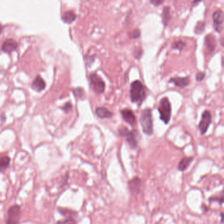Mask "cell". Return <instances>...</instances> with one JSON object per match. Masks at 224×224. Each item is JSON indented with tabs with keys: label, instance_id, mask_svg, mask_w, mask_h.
Masks as SVG:
<instances>
[{
	"label": "cell",
	"instance_id": "6da1fadb",
	"mask_svg": "<svg viewBox=\"0 0 224 224\" xmlns=\"http://www.w3.org/2000/svg\"><path fill=\"white\" fill-rule=\"evenodd\" d=\"M130 100L132 103H136L140 106L145 98V87L140 80H135L130 86Z\"/></svg>",
	"mask_w": 224,
	"mask_h": 224
},
{
	"label": "cell",
	"instance_id": "7a4b0ae2",
	"mask_svg": "<svg viewBox=\"0 0 224 224\" xmlns=\"http://www.w3.org/2000/svg\"><path fill=\"white\" fill-rule=\"evenodd\" d=\"M140 124L144 134L151 136L153 134V122L152 110L149 108L143 109L141 113Z\"/></svg>",
	"mask_w": 224,
	"mask_h": 224
},
{
	"label": "cell",
	"instance_id": "3957f363",
	"mask_svg": "<svg viewBox=\"0 0 224 224\" xmlns=\"http://www.w3.org/2000/svg\"><path fill=\"white\" fill-rule=\"evenodd\" d=\"M158 110L160 113V119L163 121L165 124H168L171 119L172 114L171 105L168 97H165L161 99Z\"/></svg>",
	"mask_w": 224,
	"mask_h": 224
},
{
	"label": "cell",
	"instance_id": "277c9868",
	"mask_svg": "<svg viewBox=\"0 0 224 224\" xmlns=\"http://www.w3.org/2000/svg\"><path fill=\"white\" fill-rule=\"evenodd\" d=\"M120 135L126 138L130 147L131 149H136L138 147L140 135L136 130H129L126 127H122L119 129Z\"/></svg>",
	"mask_w": 224,
	"mask_h": 224
},
{
	"label": "cell",
	"instance_id": "5b68a950",
	"mask_svg": "<svg viewBox=\"0 0 224 224\" xmlns=\"http://www.w3.org/2000/svg\"><path fill=\"white\" fill-rule=\"evenodd\" d=\"M90 87L97 94H101L105 89V82L97 74L92 73L89 76Z\"/></svg>",
	"mask_w": 224,
	"mask_h": 224
},
{
	"label": "cell",
	"instance_id": "8992f818",
	"mask_svg": "<svg viewBox=\"0 0 224 224\" xmlns=\"http://www.w3.org/2000/svg\"><path fill=\"white\" fill-rule=\"evenodd\" d=\"M20 215V207L19 205H15L11 206L7 211L5 223L6 224H19Z\"/></svg>",
	"mask_w": 224,
	"mask_h": 224
},
{
	"label": "cell",
	"instance_id": "52a82bcc",
	"mask_svg": "<svg viewBox=\"0 0 224 224\" xmlns=\"http://www.w3.org/2000/svg\"><path fill=\"white\" fill-rule=\"evenodd\" d=\"M211 122L212 114L208 110H205L202 114V118L198 125V127L200 131L201 135H204L206 134Z\"/></svg>",
	"mask_w": 224,
	"mask_h": 224
},
{
	"label": "cell",
	"instance_id": "ba28073f",
	"mask_svg": "<svg viewBox=\"0 0 224 224\" xmlns=\"http://www.w3.org/2000/svg\"><path fill=\"white\" fill-rule=\"evenodd\" d=\"M212 20L214 23V30L218 33H220L223 30L222 24L223 23V12L222 10H217L212 15Z\"/></svg>",
	"mask_w": 224,
	"mask_h": 224
},
{
	"label": "cell",
	"instance_id": "9c48e42d",
	"mask_svg": "<svg viewBox=\"0 0 224 224\" xmlns=\"http://www.w3.org/2000/svg\"><path fill=\"white\" fill-rule=\"evenodd\" d=\"M121 114L122 118H123L127 124H130L132 127L136 126V117L134 113V112L131 110L128 109H124L121 110Z\"/></svg>",
	"mask_w": 224,
	"mask_h": 224
},
{
	"label": "cell",
	"instance_id": "30bf717a",
	"mask_svg": "<svg viewBox=\"0 0 224 224\" xmlns=\"http://www.w3.org/2000/svg\"><path fill=\"white\" fill-rule=\"evenodd\" d=\"M170 83H173L175 86L179 88H183L185 86H188L190 83L189 76L186 77H173L170 79Z\"/></svg>",
	"mask_w": 224,
	"mask_h": 224
},
{
	"label": "cell",
	"instance_id": "8fae6325",
	"mask_svg": "<svg viewBox=\"0 0 224 224\" xmlns=\"http://www.w3.org/2000/svg\"><path fill=\"white\" fill-rule=\"evenodd\" d=\"M141 179L138 177L134 178L132 179L129 181L128 182L129 189L133 195H137L140 193L141 190Z\"/></svg>",
	"mask_w": 224,
	"mask_h": 224
},
{
	"label": "cell",
	"instance_id": "7c38bea8",
	"mask_svg": "<svg viewBox=\"0 0 224 224\" xmlns=\"http://www.w3.org/2000/svg\"><path fill=\"white\" fill-rule=\"evenodd\" d=\"M17 47H18V44L15 40L7 39L3 42L2 47V50L5 53H10L15 51L17 49Z\"/></svg>",
	"mask_w": 224,
	"mask_h": 224
},
{
	"label": "cell",
	"instance_id": "4fadbf2b",
	"mask_svg": "<svg viewBox=\"0 0 224 224\" xmlns=\"http://www.w3.org/2000/svg\"><path fill=\"white\" fill-rule=\"evenodd\" d=\"M46 86V84L44 80L40 76H37L34 81L32 83V88L38 92L43 91Z\"/></svg>",
	"mask_w": 224,
	"mask_h": 224
},
{
	"label": "cell",
	"instance_id": "5bb4252c",
	"mask_svg": "<svg viewBox=\"0 0 224 224\" xmlns=\"http://www.w3.org/2000/svg\"><path fill=\"white\" fill-rule=\"evenodd\" d=\"M95 114H97L99 118L101 119L110 118L113 116V113H112V112H110L105 107H103V106L96 108Z\"/></svg>",
	"mask_w": 224,
	"mask_h": 224
},
{
	"label": "cell",
	"instance_id": "9a60e30c",
	"mask_svg": "<svg viewBox=\"0 0 224 224\" xmlns=\"http://www.w3.org/2000/svg\"><path fill=\"white\" fill-rule=\"evenodd\" d=\"M205 44L207 49L210 51V53H212L215 50L216 46V40L215 36L212 34L206 35L205 37Z\"/></svg>",
	"mask_w": 224,
	"mask_h": 224
},
{
	"label": "cell",
	"instance_id": "2e32d148",
	"mask_svg": "<svg viewBox=\"0 0 224 224\" xmlns=\"http://www.w3.org/2000/svg\"><path fill=\"white\" fill-rule=\"evenodd\" d=\"M193 157H183L178 164V170L181 172H184L185 170L189 166V165L191 164L192 161H193Z\"/></svg>",
	"mask_w": 224,
	"mask_h": 224
},
{
	"label": "cell",
	"instance_id": "e0dca14e",
	"mask_svg": "<svg viewBox=\"0 0 224 224\" xmlns=\"http://www.w3.org/2000/svg\"><path fill=\"white\" fill-rule=\"evenodd\" d=\"M76 19V15L72 11H68L64 13L62 16V20L67 24H71L73 23Z\"/></svg>",
	"mask_w": 224,
	"mask_h": 224
},
{
	"label": "cell",
	"instance_id": "ac0fdd59",
	"mask_svg": "<svg viewBox=\"0 0 224 224\" xmlns=\"http://www.w3.org/2000/svg\"><path fill=\"white\" fill-rule=\"evenodd\" d=\"M170 19H171V15H170V7L168 6L164 7L163 8L162 13V21L165 26H166L168 24Z\"/></svg>",
	"mask_w": 224,
	"mask_h": 224
},
{
	"label": "cell",
	"instance_id": "d6986e66",
	"mask_svg": "<svg viewBox=\"0 0 224 224\" xmlns=\"http://www.w3.org/2000/svg\"><path fill=\"white\" fill-rule=\"evenodd\" d=\"M10 158L7 156L0 157V172H3L6 170L10 164Z\"/></svg>",
	"mask_w": 224,
	"mask_h": 224
},
{
	"label": "cell",
	"instance_id": "ffe728a7",
	"mask_svg": "<svg viewBox=\"0 0 224 224\" xmlns=\"http://www.w3.org/2000/svg\"><path fill=\"white\" fill-rule=\"evenodd\" d=\"M206 23L204 21H199L196 23L195 27V33L196 34H201L204 32L205 30Z\"/></svg>",
	"mask_w": 224,
	"mask_h": 224
},
{
	"label": "cell",
	"instance_id": "44dd1931",
	"mask_svg": "<svg viewBox=\"0 0 224 224\" xmlns=\"http://www.w3.org/2000/svg\"><path fill=\"white\" fill-rule=\"evenodd\" d=\"M185 45H186V44L185 43V42L179 40V41L174 42L172 45V48L173 50H178L181 52V50H183V48L185 46Z\"/></svg>",
	"mask_w": 224,
	"mask_h": 224
},
{
	"label": "cell",
	"instance_id": "7402d4cb",
	"mask_svg": "<svg viewBox=\"0 0 224 224\" xmlns=\"http://www.w3.org/2000/svg\"><path fill=\"white\" fill-rule=\"evenodd\" d=\"M140 35H141V32L138 29H135L134 30H132L129 33V36L131 38H138L140 37Z\"/></svg>",
	"mask_w": 224,
	"mask_h": 224
},
{
	"label": "cell",
	"instance_id": "603a6c76",
	"mask_svg": "<svg viewBox=\"0 0 224 224\" xmlns=\"http://www.w3.org/2000/svg\"><path fill=\"white\" fill-rule=\"evenodd\" d=\"M57 224H76V222L73 219V218H68L65 220L61 221V222H58Z\"/></svg>",
	"mask_w": 224,
	"mask_h": 224
},
{
	"label": "cell",
	"instance_id": "cb8c5ba5",
	"mask_svg": "<svg viewBox=\"0 0 224 224\" xmlns=\"http://www.w3.org/2000/svg\"><path fill=\"white\" fill-rule=\"evenodd\" d=\"M61 109H62V110L64 112H65V113H67L71 110L72 105H71V103L70 102H67L63 105V106H62V107H61Z\"/></svg>",
	"mask_w": 224,
	"mask_h": 224
},
{
	"label": "cell",
	"instance_id": "d4e9b609",
	"mask_svg": "<svg viewBox=\"0 0 224 224\" xmlns=\"http://www.w3.org/2000/svg\"><path fill=\"white\" fill-rule=\"evenodd\" d=\"M74 93L75 94L76 96H77L78 97L81 98L82 96L84 95V91L82 88H76L74 90Z\"/></svg>",
	"mask_w": 224,
	"mask_h": 224
},
{
	"label": "cell",
	"instance_id": "484cf974",
	"mask_svg": "<svg viewBox=\"0 0 224 224\" xmlns=\"http://www.w3.org/2000/svg\"><path fill=\"white\" fill-rule=\"evenodd\" d=\"M205 74L204 72H197L196 75V81L200 82L205 78Z\"/></svg>",
	"mask_w": 224,
	"mask_h": 224
},
{
	"label": "cell",
	"instance_id": "4316f807",
	"mask_svg": "<svg viewBox=\"0 0 224 224\" xmlns=\"http://www.w3.org/2000/svg\"><path fill=\"white\" fill-rule=\"evenodd\" d=\"M164 2V0H151L150 3L154 7H158Z\"/></svg>",
	"mask_w": 224,
	"mask_h": 224
},
{
	"label": "cell",
	"instance_id": "83f0119b",
	"mask_svg": "<svg viewBox=\"0 0 224 224\" xmlns=\"http://www.w3.org/2000/svg\"><path fill=\"white\" fill-rule=\"evenodd\" d=\"M3 30V26L1 24H0V34L2 33Z\"/></svg>",
	"mask_w": 224,
	"mask_h": 224
},
{
	"label": "cell",
	"instance_id": "f1b7e54d",
	"mask_svg": "<svg viewBox=\"0 0 224 224\" xmlns=\"http://www.w3.org/2000/svg\"><path fill=\"white\" fill-rule=\"evenodd\" d=\"M223 213H221V219H222V222H223Z\"/></svg>",
	"mask_w": 224,
	"mask_h": 224
}]
</instances>
